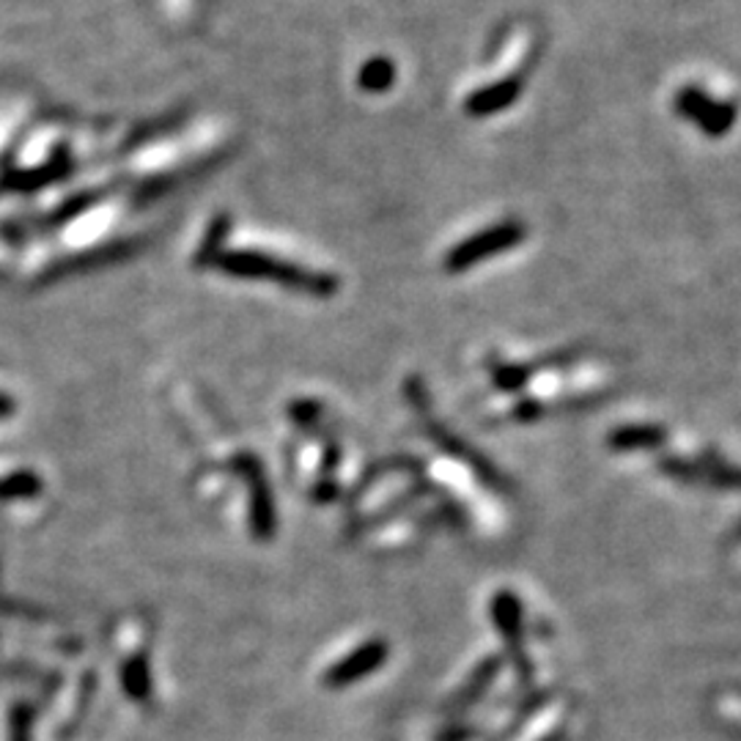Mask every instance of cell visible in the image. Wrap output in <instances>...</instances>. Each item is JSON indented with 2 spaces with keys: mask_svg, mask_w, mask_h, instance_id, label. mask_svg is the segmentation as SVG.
<instances>
[{
  "mask_svg": "<svg viewBox=\"0 0 741 741\" xmlns=\"http://www.w3.org/2000/svg\"><path fill=\"white\" fill-rule=\"evenodd\" d=\"M678 110H682L687 119L698 121L709 135H722V132L731 130L733 121H737V110H733L731 105L711 102V99H706L698 88H684V91L678 94Z\"/></svg>",
  "mask_w": 741,
  "mask_h": 741,
  "instance_id": "obj_2",
  "label": "cell"
},
{
  "mask_svg": "<svg viewBox=\"0 0 741 741\" xmlns=\"http://www.w3.org/2000/svg\"><path fill=\"white\" fill-rule=\"evenodd\" d=\"M522 239V228L520 222H500V226L489 228V231L476 233L472 239H465L454 253L448 255V266L450 270H459V266L472 264V261H481L487 255L500 253V250L511 248Z\"/></svg>",
  "mask_w": 741,
  "mask_h": 741,
  "instance_id": "obj_1",
  "label": "cell"
}]
</instances>
